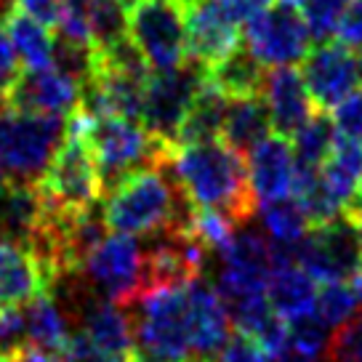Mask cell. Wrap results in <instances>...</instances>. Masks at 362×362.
<instances>
[{
  "label": "cell",
  "mask_w": 362,
  "mask_h": 362,
  "mask_svg": "<svg viewBox=\"0 0 362 362\" xmlns=\"http://www.w3.org/2000/svg\"><path fill=\"white\" fill-rule=\"evenodd\" d=\"M170 170L194 208L224 214L235 226L250 224L256 197L248 184L245 158L221 139L200 144H179L170 155Z\"/></svg>",
  "instance_id": "obj_1"
},
{
  "label": "cell",
  "mask_w": 362,
  "mask_h": 362,
  "mask_svg": "<svg viewBox=\"0 0 362 362\" xmlns=\"http://www.w3.org/2000/svg\"><path fill=\"white\" fill-rule=\"evenodd\" d=\"M104 221L107 229L131 238H155L163 232H187L194 205L165 165H147L128 173L107 192Z\"/></svg>",
  "instance_id": "obj_2"
},
{
  "label": "cell",
  "mask_w": 362,
  "mask_h": 362,
  "mask_svg": "<svg viewBox=\"0 0 362 362\" xmlns=\"http://www.w3.org/2000/svg\"><path fill=\"white\" fill-rule=\"evenodd\" d=\"M80 115H83L86 141L99 165L104 194L134 170L147 168V165H165L176 149L155 139L141 123L120 115L88 117L83 110Z\"/></svg>",
  "instance_id": "obj_3"
},
{
  "label": "cell",
  "mask_w": 362,
  "mask_h": 362,
  "mask_svg": "<svg viewBox=\"0 0 362 362\" xmlns=\"http://www.w3.org/2000/svg\"><path fill=\"white\" fill-rule=\"evenodd\" d=\"M134 306L131 362H184L192 357L189 285L149 291Z\"/></svg>",
  "instance_id": "obj_4"
},
{
  "label": "cell",
  "mask_w": 362,
  "mask_h": 362,
  "mask_svg": "<svg viewBox=\"0 0 362 362\" xmlns=\"http://www.w3.org/2000/svg\"><path fill=\"white\" fill-rule=\"evenodd\" d=\"M37 189L43 194L45 205L64 214H78L104 200L102 176L83 134L80 110L67 117V134L37 181Z\"/></svg>",
  "instance_id": "obj_5"
},
{
  "label": "cell",
  "mask_w": 362,
  "mask_h": 362,
  "mask_svg": "<svg viewBox=\"0 0 362 362\" xmlns=\"http://www.w3.org/2000/svg\"><path fill=\"white\" fill-rule=\"evenodd\" d=\"M67 134L59 115L16 112L0 107V165L13 181L37 184Z\"/></svg>",
  "instance_id": "obj_6"
},
{
  "label": "cell",
  "mask_w": 362,
  "mask_h": 362,
  "mask_svg": "<svg viewBox=\"0 0 362 362\" xmlns=\"http://www.w3.org/2000/svg\"><path fill=\"white\" fill-rule=\"evenodd\" d=\"M189 0H136L128 13V37L155 72H168L187 62Z\"/></svg>",
  "instance_id": "obj_7"
},
{
  "label": "cell",
  "mask_w": 362,
  "mask_h": 362,
  "mask_svg": "<svg viewBox=\"0 0 362 362\" xmlns=\"http://www.w3.org/2000/svg\"><path fill=\"white\" fill-rule=\"evenodd\" d=\"M78 277L99 298L131 309L144 296V248L131 235H110L90 250Z\"/></svg>",
  "instance_id": "obj_8"
},
{
  "label": "cell",
  "mask_w": 362,
  "mask_h": 362,
  "mask_svg": "<svg viewBox=\"0 0 362 362\" xmlns=\"http://www.w3.org/2000/svg\"><path fill=\"white\" fill-rule=\"evenodd\" d=\"M205 80H208V69L192 59H187L181 67L168 72H152L147 93H144L141 125L155 139L170 147H179V128Z\"/></svg>",
  "instance_id": "obj_9"
},
{
  "label": "cell",
  "mask_w": 362,
  "mask_h": 362,
  "mask_svg": "<svg viewBox=\"0 0 362 362\" xmlns=\"http://www.w3.org/2000/svg\"><path fill=\"white\" fill-rule=\"evenodd\" d=\"M243 45L264 67H285L304 62L312 35L293 0H274L267 11L243 24Z\"/></svg>",
  "instance_id": "obj_10"
},
{
  "label": "cell",
  "mask_w": 362,
  "mask_h": 362,
  "mask_svg": "<svg viewBox=\"0 0 362 362\" xmlns=\"http://www.w3.org/2000/svg\"><path fill=\"white\" fill-rule=\"evenodd\" d=\"M216 264L218 269L214 277V288L218 291L224 306L248 296L267 293L272 269H274L272 243L259 229H248V224L240 226L229 248L221 256H216Z\"/></svg>",
  "instance_id": "obj_11"
},
{
  "label": "cell",
  "mask_w": 362,
  "mask_h": 362,
  "mask_svg": "<svg viewBox=\"0 0 362 362\" xmlns=\"http://www.w3.org/2000/svg\"><path fill=\"white\" fill-rule=\"evenodd\" d=\"M288 248H291V259L298 267H304L320 283L351 280V274L362 267L357 229L346 211L328 224L309 229V235L301 243L288 245Z\"/></svg>",
  "instance_id": "obj_12"
},
{
  "label": "cell",
  "mask_w": 362,
  "mask_h": 362,
  "mask_svg": "<svg viewBox=\"0 0 362 362\" xmlns=\"http://www.w3.org/2000/svg\"><path fill=\"white\" fill-rule=\"evenodd\" d=\"M301 78L312 104L328 112L362 86V51H354L339 40H322L309 48L301 62Z\"/></svg>",
  "instance_id": "obj_13"
},
{
  "label": "cell",
  "mask_w": 362,
  "mask_h": 362,
  "mask_svg": "<svg viewBox=\"0 0 362 362\" xmlns=\"http://www.w3.org/2000/svg\"><path fill=\"white\" fill-rule=\"evenodd\" d=\"M80 83L69 75L59 72L57 67L43 69H22L11 88L3 93L0 107L16 110V112H37V115H59L69 117L78 110Z\"/></svg>",
  "instance_id": "obj_14"
},
{
  "label": "cell",
  "mask_w": 362,
  "mask_h": 362,
  "mask_svg": "<svg viewBox=\"0 0 362 362\" xmlns=\"http://www.w3.org/2000/svg\"><path fill=\"white\" fill-rule=\"evenodd\" d=\"M238 45H243V27L226 13L221 0H194L187 16V59L211 69Z\"/></svg>",
  "instance_id": "obj_15"
},
{
  "label": "cell",
  "mask_w": 362,
  "mask_h": 362,
  "mask_svg": "<svg viewBox=\"0 0 362 362\" xmlns=\"http://www.w3.org/2000/svg\"><path fill=\"white\" fill-rule=\"evenodd\" d=\"M54 285V272L33 250L11 240H0V309L24 306L35 296L48 293Z\"/></svg>",
  "instance_id": "obj_16"
},
{
  "label": "cell",
  "mask_w": 362,
  "mask_h": 362,
  "mask_svg": "<svg viewBox=\"0 0 362 362\" xmlns=\"http://www.w3.org/2000/svg\"><path fill=\"white\" fill-rule=\"evenodd\" d=\"M264 102H267V110H269L274 134L285 136V139H293L301 131V125L309 120V115L317 110L312 99H309V90H306L301 72L293 64L267 69Z\"/></svg>",
  "instance_id": "obj_17"
},
{
  "label": "cell",
  "mask_w": 362,
  "mask_h": 362,
  "mask_svg": "<svg viewBox=\"0 0 362 362\" xmlns=\"http://www.w3.org/2000/svg\"><path fill=\"white\" fill-rule=\"evenodd\" d=\"M245 165H248L250 192H253L259 205L291 194L296 158L285 136L269 134L261 144L250 149L248 158H245Z\"/></svg>",
  "instance_id": "obj_18"
},
{
  "label": "cell",
  "mask_w": 362,
  "mask_h": 362,
  "mask_svg": "<svg viewBox=\"0 0 362 362\" xmlns=\"http://www.w3.org/2000/svg\"><path fill=\"white\" fill-rule=\"evenodd\" d=\"M229 312L221 296L203 277L189 283V339L192 357L214 360L229 339Z\"/></svg>",
  "instance_id": "obj_19"
},
{
  "label": "cell",
  "mask_w": 362,
  "mask_h": 362,
  "mask_svg": "<svg viewBox=\"0 0 362 362\" xmlns=\"http://www.w3.org/2000/svg\"><path fill=\"white\" fill-rule=\"evenodd\" d=\"M43 216L45 203L37 184L13 179L0 184V240H11L30 248L43 224Z\"/></svg>",
  "instance_id": "obj_20"
},
{
  "label": "cell",
  "mask_w": 362,
  "mask_h": 362,
  "mask_svg": "<svg viewBox=\"0 0 362 362\" xmlns=\"http://www.w3.org/2000/svg\"><path fill=\"white\" fill-rule=\"evenodd\" d=\"M317 280L296 261H277L272 269L267 298L285 322L312 315L317 309Z\"/></svg>",
  "instance_id": "obj_21"
},
{
  "label": "cell",
  "mask_w": 362,
  "mask_h": 362,
  "mask_svg": "<svg viewBox=\"0 0 362 362\" xmlns=\"http://www.w3.org/2000/svg\"><path fill=\"white\" fill-rule=\"evenodd\" d=\"M24 320H27V344L62 362V354L72 339L67 309L51 293H40L24 304Z\"/></svg>",
  "instance_id": "obj_22"
},
{
  "label": "cell",
  "mask_w": 362,
  "mask_h": 362,
  "mask_svg": "<svg viewBox=\"0 0 362 362\" xmlns=\"http://www.w3.org/2000/svg\"><path fill=\"white\" fill-rule=\"evenodd\" d=\"M269 110H267L264 93H261V96H248V99H229L218 139L238 155L248 158L250 149L261 144L269 136Z\"/></svg>",
  "instance_id": "obj_23"
},
{
  "label": "cell",
  "mask_w": 362,
  "mask_h": 362,
  "mask_svg": "<svg viewBox=\"0 0 362 362\" xmlns=\"http://www.w3.org/2000/svg\"><path fill=\"white\" fill-rule=\"evenodd\" d=\"M322 184L341 211L360 203L362 197V141L339 139L325 165L320 168Z\"/></svg>",
  "instance_id": "obj_24"
},
{
  "label": "cell",
  "mask_w": 362,
  "mask_h": 362,
  "mask_svg": "<svg viewBox=\"0 0 362 362\" xmlns=\"http://www.w3.org/2000/svg\"><path fill=\"white\" fill-rule=\"evenodd\" d=\"M267 67L250 54L245 45H238L226 59L208 69V80L226 99H248L264 93Z\"/></svg>",
  "instance_id": "obj_25"
},
{
  "label": "cell",
  "mask_w": 362,
  "mask_h": 362,
  "mask_svg": "<svg viewBox=\"0 0 362 362\" xmlns=\"http://www.w3.org/2000/svg\"><path fill=\"white\" fill-rule=\"evenodd\" d=\"M6 30L13 43V51L27 69H43L54 64V35L48 27L33 19L27 11H22L16 3L3 13Z\"/></svg>",
  "instance_id": "obj_26"
},
{
  "label": "cell",
  "mask_w": 362,
  "mask_h": 362,
  "mask_svg": "<svg viewBox=\"0 0 362 362\" xmlns=\"http://www.w3.org/2000/svg\"><path fill=\"white\" fill-rule=\"evenodd\" d=\"M226 107H229V99L216 88L211 80H205L179 128V144H200V141L218 139L221 125H224Z\"/></svg>",
  "instance_id": "obj_27"
},
{
  "label": "cell",
  "mask_w": 362,
  "mask_h": 362,
  "mask_svg": "<svg viewBox=\"0 0 362 362\" xmlns=\"http://www.w3.org/2000/svg\"><path fill=\"white\" fill-rule=\"evenodd\" d=\"M259 216L269 243H277V245H296L312 229L304 208H301V203L296 200L293 194L259 205Z\"/></svg>",
  "instance_id": "obj_28"
},
{
  "label": "cell",
  "mask_w": 362,
  "mask_h": 362,
  "mask_svg": "<svg viewBox=\"0 0 362 362\" xmlns=\"http://www.w3.org/2000/svg\"><path fill=\"white\" fill-rule=\"evenodd\" d=\"M293 139L296 160L306 163V165H315V168L325 165V160L330 158V152L336 149V141H339L333 117L325 110H315V112L309 115V120L301 125V131Z\"/></svg>",
  "instance_id": "obj_29"
},
{
  "label": "cell",
  "mask_w": 362,
  "mask_h": 362,
  "mask_svg": "<svg viewBox=\"0 0 362 362\" xmlns=\"http://www.w3.org/2000/svg\"><path fill=\"white\" fill-rule=\"evenodd\" d=\"M357 306H360V301L354 296V288L344 280H330L322 285V291H317V315L333 330L357 315Z\"/></svg>",
  "instance_id": "obj_30"
},
{
  "label": "cell",
  "mask_w": 362,
  "mask_h": 362,
  "mask_svg": "<svg viewBox=\"0 0 362 362\" xmlns=\"http://www.w3.org/2000/svg\"><path fill=\"white\" fill-rule=\"evenodd\" d=\"M296 6L304 16L312 40L322 43L336 33L341 13L346 11L349 0H296Z\"/></svg>",
  "instance_id": "obj_31"
},
{
  "label": "cell",
  "mask_w": 362,
  "mask_h": 362,
  "mask_svg": "<svg viewBox=\"0 0 362 362\" xmlns=\"http://www.w3.org/2000/svg\"><path fill=\"white\" fill-rule=\"evenodd\" d=\"M325 362H362V312L333 330Z\"/></svg>",
  "instance_id": "obj_32"
},
{
  "label": "cell",
  "mask_w": 362,
  "mask_h": 362,
  "mask_svg": "<svg viewBox=\"0 0 362 362\" xmlns=\"http://www.w3.org/2000/svg\"><path fill=\"white\" fill-rule=\"evenodd\" d=\"M333 125H336V136L346 139V141H362V86L354 88L333 107Z\"/></svg>",
  "instance_id": "obj_33"
},
{
  "label": "cell",
  "mask_w": 362,
  "mask_h": 362,
  "mask_svg": "<svg viewBox=\"0 0 362 362\" xmlns=\"http://www.w3.org/2000/svg\"><path fill=\"white\" fill-rule=\"evenodd\" d=\"M218 362H274V360H272V354L261 346L259 341L238 330V333L229 336L226 344L221 346Z\"/></svg>",
  "instance_id": "obj_34"
},
{
  "label": "cell",
  "mask_w": 362,
  "mask_h": 362,
  "mask_svg": "<svg viewBox=\"0 0 362 362\" xmlns=\"http://www.w3.org/2000/svg\"><path fill=\"white\" fill-rule=\"evenodd\" d=\"M336 37H339V43L362 51V0H349L346 11L341 13L339 27H336Z\"/></svg>",
  "instance_id": "obj_35"
},
{
  "label": "cell",
  "mask_w": 362,
  "mask_h": 362,
  "mask_svg": "<svg viewBox=\"0 0 362 362\" xmlns=\"http://www.w3.org/2000/svg\"><path fill=\"white\" fill-rule=\"evenodd\" d=\"M19 59H16V51H13V43L8 37V30H6V19L0 16V99L3 93L11 88V83L19 78Z\"/></svg>",
  "instance_id": "obj_36"
},
{
  "label": "cell",
  "mask_w": 362,
  "mask_h": 362,
  "mask_svg": "<svg viewBox=\"0 0 362 362\" xmlns=\"http://www.w3.org/2000/svg\"><path fill=\"white\" fill-rule=\"evenodd\" d=\"M62 362H120V360H115L110 354H104L102 349H96L83 333H72L67 349L62 354Z\"/></svg>",
  "instance_id": "obj_37"
},
{
  "label": "cell",
  "mask_w": 362,
  "mask_h": 362,
  "mask_svg": "<svg viewBox=\"0 0 362 362\" xmlns=\"http://www.w3.org/2000/svg\"><path fill=\"white\" fill-rule=\"evenodd\" d=\"M13 3L45 27H57L62 19V0H13Z\"/></svg>",
  "instance_id": "obj_38"
},
{
  "label": "cell",
  "mask_w": 362,
  "mask_h": 362,
  "mask_svg": "<svg viewBox=\"0 0 362 362\" xmlns=\"http://www.w3.org/2000/svg\"><path fill=\"white\" fill-rule=\"evenodd\" d=\"M274 0H221V6L226 8V13L243 27L245 22H250L253 16H259L261 11H267Z\"/></svg>",
  "instance_id": "obj_39"
},
{
  "label": "cell",
  "mask_w": 362,
  "mask_h": 362,
  "mask_svg": "<svg viewBox=\"0 0 362 362\" xmlns=\"http://www.w3.org/2000/svg\"><path fill=\"white\" fill-rule=\"evenodd\" d=\"M346 214H349L351 224H354V229H357V240H360V250H362V203L346 208Z\"/></svg>",
  "instance_id": "obj_40"
},
{
  "label": "cell",
  "mask_w": 362,
  "mask_h": 362,
  "mask_svg": "<svg viewBox=\"0 0 362 362\" xmlns=\"http://www.w3.org/2000/svg\"><path fill=\"white\" fill-rule=\"evenodd\" d=\"M351 288H354V296H357V301L362 304V267L354 274H351Z\"/></svg>",
  "instance_id": "obj_41"
},
{
  "label": "cell",
  "mask_w": 362,
  "mask_h": 362,
  "mask_svg": "<svg viewBox=\"0 0 362 362\" xmlns=\"http://www.w3.org/2000/svg\"><path fill=\"white\" fill-rule=\"evenodd\" d=\"M184 362H214V360H197V357H194V360H184Z\"/></svg>",
  "instance_id": "obj_42"
},
{
  "label": "cell",
  "mask_w": 362,
  "mask_h": 362,
  "mask_svg": "<svg viewBox=\"0 0 362 362\" xmlns=\"http://www.w3.org/2000/svg\"><path fill=\"white\" fill-rule=\"evenodd\" d=\"M3 3H6V0H0V6H3Z\"/></svg>",
  "instance_id": "obj_43"
},
{
  "label": "cell",
  "mask_w": 362,
  "mask_h": 362,
  "mask_svg": "<svg viewBox=\"0 0 362 362\" xmlns=\"http://www.w3.org/2000/svg\"><path fill=\"white\" fill-rule=\"evenodd\" d=\"M360 203H362V197H360Z\"/></svg>",
  "instance_id": "obj_44"
}]
</instances>
